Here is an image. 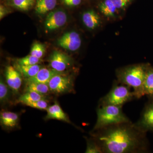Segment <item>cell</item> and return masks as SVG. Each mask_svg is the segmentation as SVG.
Returning a JSON list of instances; mask_svg holds the SVG:
<instances>
[{
	"label": "cell",
	"instance_id": "cb8c5ba5",
	"mask_svg": "<svg viewBox=\"0 0 153 153\" xmlns=\"http://www.w3.org/2000/svg\"><path fill=\"white\" fill-rule=\"evenodd\" d=\"M40 59L39 58L30 55L26 57L18 59L16 63L19 65L29 66V65L38 64L40 62Z\"/></svg>",
	"mask_w": 153,
	"mask_h": 153
},
{
	"label": "cell",
	"instance_id": "484cf974",
	"mask_svg": "<svg viewBox=\"0 0 153 153\" xmlns=\"http://www.w3.org/2000/svg\"><path fill=\"white\" fill-rule=\"evenodd\" d=\"M85 153H102L101 148L94 140H87V147Z\"/></svg>",
	"mask_w": 153,
	"mask_h": 153
},
{
	"label": "cell",
	"instance_id": "52a82bcc",
	"mask_svg": "<svg viewBox=\"0 0 153 153\" xmlns=\"http://www.w3.org/2000/svg\"><path fill=\"white\" fill-rule=\"evenodd\" d=\"M81 39L78 33L75 31L67 32L58 39L57 44L63 49L74 52L80 48Z\"/></svg>",
	"mask_w": 153,
	"mask_h": 153
},
{
	"label": "cell",
	"instance_id": "8992f818",
	"mask_svg": "<svg viewBox=\"0 0 153 153\" xmlns=\"http://www.w3.org/2000/svg\"><path fill=\"white\" fill-rule=\"evenodd\" d=\"M67 19V14L63 10L59 9L52 11L48 14L45 19V30L50 32L62 27L66 24Z\"/></svg>",
	"mask_w": 153,
	"mask_h": 153
},
{
	"label": "cell",
	"instance_id": "2e32d148",
	"mask_svg": "<svg viewBox=\"0 0 153 153\" xmlns=\"http://www.w3.org/2000/svg\"><path fill=\"white\" fill-rule=\"evenodd\" d=\"M99 9L105 16L114 18L116 15L117 9L112 0H103L99 5Z\"/></svg>",
	"mask_w": 153,
	"mask_h": 153
},
{
	"label": "cell",
	"instance_id": "ba28073f",
	"mask_svg": "<svg viewBox=\"0 0 153 153\" xmlns=\"http://www.w3.org/2000/svg\"><path fill=\"white\" fill-rule=\"evenodd\" d=\"M49 66L52 69L60 72L64 71L72 65L71 57L63 52L55 51L49 58Z\"/></svg>",
	"mask_w": 153,
	"mask_h": 153
},
{
	"label": "cell",
	"instance_id": "ac0fdd59",
	"mask_svg": "<svg viewBox=\"0 0 153 153\" xmlns=\"http://www.w3.org/2000/svg\"><path fill=\"white\" fill-rule=\"evenodd\" d=\"M145 95L153 99V67L148 65L143 84Z\"/></svg>",
	"mask_w": 153,
	"mask_h": 153
},
{
	"label": "cell",
	"instance_id": "277c9868",
	"mask_svg": "<svg viewBox=\"0 0 153 153\" xmlns=\"http://www.w3.org/2000/svg\"><path fill=\"white\" fill-rule=\"evenodd\" d=\"M135 97L133 91L131 88L123 85L114 83L109 92L101 99L100 106L114 105L122 106Z\"/></svg>",
	"mask_w": 153,
	"mask_h": 153
},
{
	"label": "cell",
	"instance_id": "7c38bea8",
	"mask_svg": "<svg viewBox=\"0 0 153 153\" xmlns=\"http://www.w3.org/2000/svg\"><path fill=\"white\" fill-rule=\"evenodd\" d=\"M64 72H60L52 68H42L35 76L31 78L25 79L27 82H36L46 83L48 82L53 76L57 74H62Z\"/></svg>",
	"mask_w": 153,
	"mask_h": 153
},
{
	"label": "cell",
	"instance_id": "4316f807",
	"mask_svg": "<svg viewBox=\"0 0 153 153\" xmlns=\"http://www.w3.org/2000/svg\"><path fill=\"white\" fill-rule=\"evenodd\" d=\"M118 10H124L133 0H112Z\"/></svg>",
	"mask_w": 153,
	"mask_h": 153
},
{
	"label": "cell",
	"instance_id": "5bb4252c",
	"mask_svg": "<svg viewBox=\"0 0 153 153\" xmlns=\"http://www.w3.org/2000/svg\"><path fill=\"white\" fill-rule=\"evenodd\" d=\"M82 20L86 27L90 30L98 27L101 22L99 16L93 10L84 12L82 15Z\"/></svg>",
	"mask_w": 153,
	"mask_h": 153
},
{
	"label": "cell",
	"instance_id": "7402d4cb",
	"mask_svg": "<svg viewBox=\"0 0 153 153\" xmlns=\"http://www.w3.org/2000/svg\"><path fill=\"white\" fill-rule=\"evenodd\" d=\"M34 2V0H13V5L19 10L27 11L33 5Z\"/></svg>",
	"mask_w": 153,
	"mask_h": 153
},
{
	"label": "cell",
	"instance_id": "6da1fadb",
	"mask_svg": "<svg viewBox=\"0 0 153 153\" xmlns=\"http://www.w3.org/2000/svg\"><path fill=\"white\" fill-rule=\"evenodd\" d=\"M95 140L102 152L129 153L145 152L146 132L131 122L108 126L95 131Z\"/></svg>",
	"mask_w": 153,
	"mask_h": 153
},
{
	"label": "cell",
	"instance_id": "4fadbf2b",
	"mask_svg": "<svg viewBox=\"0 0 153 153\" xmlns=\"http://www.w3.org/2000/svg\"><path fill=\"white\" fill-rule=\"evenodd\" d=\"M47 114L46 120L55 119L62 121L68 123H71L67 114L63 111L60 105L57 101L52 105L49 106L47 109Z\"/></svg>",
	"mask_w": 153,
	"mask_h": 153
},
{
	"label": "cell",
	"instance_id": "603a6c76",
	"mask_svg": "<svg viewBox=\"0 0 153 153\" xmlns=\"http://www.w3.org/2000/svg\"><path fill=\"white\" fill-rule=\"evenodd\" d=\"M45 50L46 49L44 45L41 43H36L33 44L31 48L30 55L41 59L44 56Z\"/></svg>",
	"mask_w": 153,
	"mask_h": 153
},
{
	"label": "cell",
	"instance_id": "5b68a950",
	"mask_svg": "<svg viewBox=\"0 0 153 153\" xmlns=\"http://www.w3.org/2000/svg\"><path fill=\"white\" fill-rule=\"evenodd\" d=\"M52 93L60 94L70 93L74 90V79L66 73L53 76L48 83Z\"/></svg>",
	"mask_w": 153,
	"mask_h": 153
},
{
	"label": "cell",
	"instance_id": "83f0119b",
	"mask_svg": "<svg viewBox=\"0 0 153 153\" xmlns=\"http://www.w3.org/2000/svg\"><path fill=\"white\" fill-rule=\"evenodd\" d=\"M63 1L67 6L76 7L80 4L81 0H63Z\"/></svg>",
	"mask_w": 153,
	"mask_h": 153
},
{
	"label": "cell",
	"instance_id": "d6986e66",
	"mask_svg": "<svg viewBox=\"0 0 153 153\" xmlns=\"http://www.w3.org/2000/svg\"><path fill=\"white\" fill-rule=\"evenodd\" d=\"M25 91H35L42 95L47 96L51 92L48 84L36 82H26Z\"/></svg>",
	"mask_w": 153,
	"mask_h": 153
},
{
	"label": "cell",
	"instance_id": "44dd1931",
	"mask_svg": "<svg viewBox=\"0 0 153 153\" xmlns=\"http://www.w3.org/2000/svg\"><path fill=\"white\" fill-rule=\"evenodd\" d=\"M11 89L3 80L1 78L0 80V102L1 104H5L9 101L10 96Z\"/></svg>",
	"mask_w": 153,
	"mask_h": 153
},
{
	"label": "cell",
	"instance_id": "7a4b0ae2",
	"mask_svg": "<svg viewBox=\"0 0 153 153\" xmlns=\"http://www.w3.org/2000/svg\"><path fill=\"white\" fill-rule=\"evenodd\" d=\"M148 65L137 64L127 66L117 72L118 81L132 88L135 97L141 98L145 95L143 84Z\"/></svg>",
	"mask_w": 153,
	"mask_h": 153
},
{
	"label": "cell",
	"instance_id": "9a60e30c",
	"mask_svg": "<svg viewBox=\"0 0 153 153\" xmlns=\"http://www.w3.org/2000/svg\"><path fill=\"white\" fill-rule=\"evenodd\" d=\"M14 67L20 72L22 76L25 79L33 77L38 73L39 70L42 68L41 66L38 64L36 65L24 66L21 65L16 63Z\"/></svg>",
	"mask_w": 153,
	"mask_h": 153
},
{
	"label": "cell",
	"instance_id": "ffe728a7",
	"mask_svg": "<svg viewBox=\"0 0 153 153\" xmlns=\"http://www.w3.org/2000/svg\"><path fill=\"white\" fill-rule=\"evenodd\" d=\"M47 95H42L33 91H25L17 100L18 103L24 104L28 102L38 101L41 100H47Z\"/></svg>",
	"mask_w": 153,
	"mask_h": 153
},
{
	"label": "cell",
	"instance_id": "30bf717a",
	"mask_svg": "<svg viewBox=\"0 0 153 153\" xmlns=\"http://www.w3.org/2000/svg\"><path fill=\"white\" fill-rule=\"evenodd\" d=\"M135 125L145 132L153 131V100L145 108L141 117Z\"/></svg>",
	"mask_w": 153,
	"mask_h": 153
},
{
	"label": "cell",
	"instance_id": "3957f363",
	"mask_svg": "<svg viewBox=\"0 0 153 153\" xmlns=\"http://www.w3.org/2000/svg\"><path fill=\"white\" fill-rule=\"evenodd\" d=\"M122 110V106L114 105L100 106L97 109V120L94 131L108 126L130 122Z\"/></svg>",
	"mask_w": 153,
	"mask_h": 153
},
{
	"label": "cell",
	"instance_id": "8fae6325",
	"mask_svg": "<svg viewBox=\"0 0 153 153\" xmlns=\"http://www.w3.org/2000/svg\"><path fill=\"white\" fill-rule=\"evenodd\" d=\"M19 117L16 113L10 111H1L0 123L2 127L7 130L16 128L19 126Z\"/></svg>",
	"mask_w": 153,
	"mask_h": 153
},
{
	"label": "cell",
	"instance_id": "f1b7e54d",
	"mask_svg": "<svg viewBox=\"0 0 153 153\" xmlns=\"http://www.w3.org/2000/svg\"><path fill=\"white\" fill-rule=\"evenodd\" d=\"M8 10L4 7L1 5L0 6V19H2L8 13Z\"/></svg>",
	"mask_w": 153,
	"mask_h": 153
},
{
	"label": "cell",
	"instance_id": "9c48e42d",
	"mask_svg": "<svg viewBox=\"0 0 153 153\" xmlns=\"http://www.w3.org/2000/svg\"><path fill=\"white\" fill-rule=\"evenodd\" d=\"M22 74L14 66H8L5 70L6 82L15 93L19 92L22 85Z\"/></svg>",
	"mask_w": 153,
	"mask_h": 153
},
{
	"label": "cell",
	"instance_id": "d4e9b609",
	"mask_svg": "<svg viewBox=\"0 0 153 153\" xmlns=\"http://www.w3.org/2000/svg\"><path fill=\"white\" fill-rule=\"evenodd\" d=\"M24 104L30 107L41 110H47L49 107L47 100H41L36 101L28 102H25Z\"/></svg>",
	"mask_w": 153,
	"mask_h": 153
},
{
	"label": "cell",
	"instance_id": "e0dca14e",
	"mask_svg": "<svg viewBox=\"0 0 153 153\" xmlns=\"http://www.w3.org/2000/svg\"><path fill=\"white\" fill-rule=\"evenodd\" d=\"M57 0H37L35 10L37 14L44 15L55 8Z\"/></svg>",
	"mask_w": 153,
	"mask_h": 153
}]
</instances>
